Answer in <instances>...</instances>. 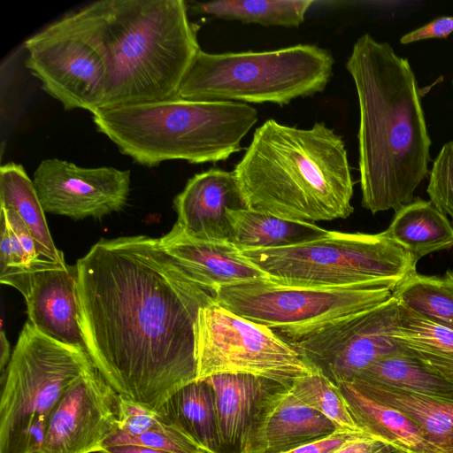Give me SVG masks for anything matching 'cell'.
<instances>
[{"label":"cell","mask_w":453,"mask_h":453,"mask_svg":"<svg viewBox=\"0 0 453 453\" xmlns=\"http://www.w3.org/2000/svg\"><path fill=\"white\" fill-rule=\"evenodd\" d=\"M76 267L94 365L119 395L157 411L196 380V324L213 296L147 235L101 239Z\"/></svg>","instance_id":"6da1fadb"},{"label":"cell","mask_w":453,"mask_h":453,"mask_svg":"<svg viewBox=\"0 0 453 453\" xmlns=\"http://www.w3.org/2000/svg\"><path fill=\"white\" fill-rule=\"evenodd\" d=\"M345 66L359 108L362 206L396 211L429 173L432 141L416 76L407 58L369 34L355 42Z\"/></svg>","instance_id":"7a4b0ae2"},{"label":"cell","mask_w":453,"mask_h":453,"mask_svg":"<svg viewBox=\"0 0 453 453\" xmlns=\"http://www.w3.org/2000/svg\"><path fill=\"white\" fill-rule=\"evenodd\" d=\"M67 15L106 61L102 108L178 97L201 50L183 0H99Z\"/></svg>","instance_id":"3957f363"},{"label":"cell","mask_w":453,"mask_h":453,"mask_svg":"<svg viewBox=\"0 0 453 453\" xmlns=\"http://www.w3.org/2000/svg\"><path fill=\"white\" fill-rule=\"evenodd\" d=\"M232 172L250 210L311 223L354 211L345 142L324 122L298 128L267 119Z\"/></svg>","instance_id":"277c9868"},{"label":"cell","mask_w":453,"mask_h":453,"mask_svg":"<svg viewBox=\"0 0 453 453\" xmlns=\"http://www.w3.org/2000/svg\"><path fill=\"white\" fill-rule=\"evenodd\" d=\"M97 130L134 162L155 166L166 160L216 163L242 150V141L258 120L243 103L194 101L180 97L100 108Z\"/></svg>","instance_id":"5b68a950"},{"label":"cell","mask_w":453,"mask_h":453,"mask_svg":"<svg viewBox=\"0 0 453 453\" xmlns=\"http://www.w3.org/2000/svg\"><path fill=\"white\" fill-rule=\"evenodd\" d=\"M334 64L331 52L314 44L218 54L200 50L183 78L178 97L283 106L323 92Z\"/></svg>","instance_id":"8992f818"},{"label":"cell","mask_w":453,"mask_h":453,"mask_svg":"<svg viewBox=\"0 0 453 453\" xmlns=\"http://www.w3.org/2000/svg\"><path fill=\"white\" fill-rule=\"evenodd\" d=\"M243 255L284 286L322 288H386L392 291L416 272L414 257L384 232L330 231L296 246L243 250Z\"/></svg>","instance_id":"52a82bcc"},{"label":"cell","mask_w":453,"mask_h":453,"mask_svg":"<svg viewBox=\"0 0 453 453\" xmlns=\"http://www.w3.org/2000/svg\"><path fill=\"white\" fill-rule=\"evenodd\" d=\"M95 369L87 351L47 336L27 321L1 378L0 453H34L63 394Z\"/></svg>","instance_id":"ba28073f"},{"label":"cell","mask_w":453,"mask_h":453,"mask_svg":"<svg viewBox=\"0 0 453 453\" xmlns=\"http://www.w3.org/2000/svg\"><path fill=\"white\" fill-rule=\"evenodd\" d=\"M392 293L386 288L284 286L262 279L220 287L213 297L220 306L271 328L292 343L342 318L382 303Z\"/></svg>","instance_id":"9c48e42d"},{"label":"cell","mask_w":453,"mask_h":453,"mask_svg":"<svg viewBox=\"0 0 453 453\" xmlns=\"http://www.w3.org/2000/svg\"><path fill=\"white\" fill-rule=\"evenodd\" d=\"M196 359V380L249 374L290 387L315 371L271 328L234 314L215 300L198 313Z\"/></svg>","instance_id":"30bf717a"},{"label":"cell","mask_w":453,"mask_h":453,"mask_svg":"<svg viewBox=\"0 0 453 453\" xmlns=\"http://www.w3.org/2000/svg\"><path fill=\"white\" fill-rule=\"evenodd\" d=\"M25 48L27 68L65 110L94 113L102 108L107 84L106 61L67 14L29 37Z\"/></svg>","instance_id":"8fae6325"},{"label":"cell","mask_w":453,"mask_h":453,"mask_svg":"<svg viewBox=\"0 0 453 453\" xmlns=\"http://www.w3.org/2000/svg\"><path fill=\"white\" fill-rule=\"evenodd\" d=\"M398 321L399 302L392 296L291 345L312 369L335 385L351 383L379 359L403 353L395 339Z\"/></svg>","instance_id":"7c38bea8"},{"label":"cell","mask_w":453,"mask_h":453,"mask_svg":"<svg viewBox=\"0 0 453 453\" xmlns=\"http://www.w3.org/2000/svg\"><path fill=\"white\" fill-rule=\"evenodd\" d=\"M33 182L45 212L73 219H101L121 211L130 192V171L87 168L58 158L42 160Z\"/></svg>","instance_id":"4fadbf2b"},{"label":"cell","mask_w":453,"mask_h":453,"mask_svg":"<svg viewBox=\"0 0 453 453\" xmlns=\"http://www.w3.org/2000/svg\"><path fill=\"white\" fill-rule=\"evenodd\" d=\"M119 395L95 369L76 380L52 410L34 453H99L117 429Z\"/></svg>","instance_id":"5bb4252c"},{"label":"cell","mask_w":453,"mask_h":453,"mask_svg":"<svg viewBox=\"0 0 453 453\" xmlns=\"http://www.w3.org/2000/svg\"><path fill=\"white\" fill-rule=\"evenodd\" d=\"M338 429L318 411L279 385L261 401L246 453H283L327 437Z\"/></svg>","instance_id":"9a60e30c"},{"label":"cell","mask_w":453,"mask_h":453,"mask_svg":"<svg viewBox=\"0 0 453 453\" xmlns=\"http://www.w3.org/2000/svg\"><path fill=\"white\" fill-rule=\"evenodd\" d=\"M159 242L180 269L212 296L223 286L269 279L233 242L194 238L177 222Z\"/></svg>","instance_id":"2e32d148"},{"label":"cell","mask_w":453,"mask_h":453,"mask_svg":"<svg viewBox=\"0 0 453 453\" xmlns=\"http://www.w3.org/2000/svg\"><path fill=\"white\" fill-rule=\"evenodd\" d=\"M173 206L188 235L211 242H232L227 211L245 208L233 172L216 167L191 177Z\"/></svg>","instance_id":"e0dca14e"},{"label":"cell","mask_w":453,"mask_h":453,"mask_svg":"<svg viewBox=\"0 0 453 453\" xmlns=\"http://www.w3.org/2000/svg\"><path fill=\"white\" fill-rule=\"evenodd\" d=\"M29 322L47 336L87 351L80 325L75 265L53 264L35 272L25 298Z\"/></svg>","instance_id":"ac0fdd59"},{"label":"cell","mask_w":453,"mask_h":453,"mask_svg":"<svg viewBox=\"0 0 453 453\" xmlns=\"http://www.w3.org/2000/svg\"><path fill=\"white\" fill-rule=\"evenodd\" d=\"M205 380L214 392L219 453H246L261 401L282 384L249 374H218Z\"/></svg>","instance_id":"d6986e66"},{"label":"cell","mask_w":453,"mask_h":453,"mask_svg":"<svg viewBox=\"0 0 453 453\" xmlns=\"http://www.w3.org/2000/svg\"><path fill=\"white\" fill-rule=\"evenodd\" d=\"M338 388L356 424L367 435L400 453H446L398 410L365 396L350 383Z\"/></svg>","instance_id":"ffe728a7"},{"label":"cell","mask_w":453,"mask_h":453,"mask_svg":"<svg viewBox=\"0 0 453 453\" xmlns=\"http://www.w3.org/2000/svg\"><path fill=\"white\" fill-rule=\"evenodd\" d=\"M365 396L398 410L434 445L453 453V401L441 400L355 380L351 383Z\"/></svg>","instance_id":"44dd1931"},{"label":"cell","mask_w":453,"mask_h":453,"mask_svg":"<svg viewBox=\"0 0 453 453\" xmlns=\"http://www.w3.org/2000/svg\"><path fill=\"white\" fill-rule=\"evenodd\" d=\"M232 242L242 250L281 249L329 234L314 223L281 219L248 208L227 211Z\"/></svg>","instance_id":"7402d4cb"},{"label":"cell","mask_w":453,"mask_h":453,"mask_svg":"<svg viewBox=\"0 0 453 453\" xmlns=\"http://www.w3.org/2000/svg\"><path fill=\"white\" fill-rule=\"evenodd\" d=\"M418 262L434 252L453 247V225L431 201L420 198L395 211L383 231Z\"/></svg>","instance_id":"603a6c76"},{"label":"cell","mask_w":453,"mask_h":453,"mask_svg":"<svg viewBox=\"0 0 453 453\" xmlns=\"http://www.w3.org/2000/svg\"><path fill=\"white\" fill-rule=\"evenodd\" d=\"M157 411L204 453H219L214 392L205 380L182 387Z\"/></svg>","instance_id":"cb8c5ba5"},{"label":"cell","mask_w":453,"mask_h":453,"mask_svg":"<svg viewBox=\"0 0 453 453\" xmlns=\"http://www.w3.org/2000/svg\"><path fill=\"white\" fill-rule=\"evenodd\" d=\"M395 339L402 352L453 384V330L399 303Z\"/></svg>","instance_id":"d4e9b609"},{"label":"cell","mask_w":453,"mask_h":453,"mask_svg":"<svg viewBox=\"0 0 453 453\" xmlns=\"http://www.w3.org/2000/svg\"><path fill=\"white\" fill-rule=\"evenodd\" d=\"M0 207L14 211L27 226L41 257L65 265L55 245L33 180L21 165L10 162L0 168Z\"/></svg>","instance_id":"484cf974"},{"label":"cell","mask_w":453,"mask_h":453,"mask_svg":"<svg viewBox=\"0 0 453 453\" xmlns=\"http://www.w3.org/2000/svg\"><path fill=\"white\" fill-rule=\"evenodd\" d=\"M355 380L428 397L453 401L452 383L403 353L379 359Z\"/></svg>","instance_id":"4316f807"},{"label":"cell","mask_w":453,"mask_h":453,"mask_svg":"<svg viewBox=\"0 0 453 453\" xmlns=\"http://www.w3.org/2000/svg\"><path fill=\"white\" fill-rule=\"evenodd\" d=\"M313 4L312 0H223L196 2L191 8L196 12L244 24L297 27Z\"/></svg>","instance_id":"83f0119b"},{"label":"cell","mask_w":453,"mask_h":453,"mask_svg":"<svg viewBox=\"0 0 453 453\" xmlns=\"http://www.w3.org/2000/svg\"><path fill=\"white\" fill-rule=\"evenodd\" d=\"M392 296L413 312L453 330V270L441 276L416 271L393 290Z\"/></svg>","instance_id":"f1b7e54d"},{"label":"cell","mask_w":453,"mask_h":453,"mask_svg":"<svg viewBox=\"0 0 453 453\" xmlns=\"http://www.w3.org/2000/svg\"><path fill=\"white\" fill-rule=\"evenodd\" d=\"M289 390L306 405L324 415L338 429L365 434L353 419L338 386L322 373L314 371L296 379Z\"/></svg>","instance_id":"f546056e"},{"label":"cell","mask_w":453,"mask_h":453,"mask_svg":"<svg viewBox=\"0 0 453 453\" xmlns=\"http://www.w3.org/2000/svg\"><path fill=\"white\" fill-rule=\"evenodd\" d=\"M0 224V281L15 288L26 298L30 292L35 272L47 268L55 262L35 264L20 244L8 222L4 211L1 208Z\"/></svg>","instance_id":"4dcf8cb0"},{"label":"cell","mask_w":453,"mask_h":453,"mask_svg":"<svg viewBox=\"0 0 453 453\" xmlns=\"http://www.w3.org/2000/svg\"><path fill=\"white\" fill-rule=\"evenodd\" d=\"M125 444L146 446L172 453H204L189 436L167 422L137 435H128L115 430L104 441V449Z\"/></svg>","instance_id":"1f68e13d"},{"label":"cell","mask_w":453,"mask_h":453,"mask_svg":"<svg viewBox=\"0 0 453 453\" xmlns=\"http://www.w3.org/2000/svg\"><path fill=\"white\" fill-rule=\"evenodd\" d=\"M426 192L431 203L453 221V142L444 143L433 161Z\"/></svg>","instance_id":"d6a6232c"},{"label":"cell","mask_w":453,"mask_h":453,"mask_svg":"<svg viewBox=\"0 0 453 453\" xmlns=\"http://www.w3.org/2000/svg\"><path fill=\"white\" fill-rule=\"evenodd\" d=\"M165 422L158 411L119 395L116 431L137 435L157 428Z\"/></svg>","instance_id":"836d02e7"},{"label":"cell","mask_w":453,"mask_h":453,"mask_svg":"<svg viewBox=\"0 0 453 453\" xmlns=\"http://www.w3.org/2000/svg\"><path fill=\"white\" fill-rule=\"evenodd\" d=\"M453 33V16H442L414 29L400 38L402 44H409L426 39H446Z\"/></svg>","instance_id":"e575fe53"},{"label":"cell","mask_w":453,"mask_h":453,"mask_svg":"<svg viewBox=\"0 0 453 453\" xmlns=\"http://www.w3.org/2000/svg\"><path fill=\"white\" fill-rule=\"evenodd\" d=\"M362 435L367 434L338 430L327 437L303 444L283 453H334L346 442Z\"/></svg>","instance_id":"d590c367"},{"label":"cell","mask_w":453,"mask_h":453,"mask_svg":"<svg viewBox=\"0 0 453 453\" xmlns=\"http://www.w3.org/2000/svg\"><path fill=\"white\" fill-rule=\"evenodd\" d=\"M395 450L380 440L362 435L346 442L334 453H392Z\"/></svg>","instance_id":"8d00e7d4"},{"label":"cell","mask_w":453,"mask_h":453,"mask_svg":"<svg viewBox=\"0 0 453 453\" xmlns=\"http://www.w3.org/2000/svg\"><path fill=\"white\" fill-rule=\"evenodd\" d=\"M99 453H172L164 450L156 449L153 448L141 446V445H134V444H125V445H116L104 448Z\"/></svg>","instance_id":"74e56055"},{"label":"cell","mask_w":453,"mask_h":453,"mask_svg":"<svg viewBox=\"0 0 453 453\" xmlns=\"http://www.w3.org/2000/svg\"><path fill=\"white\" fill-rule=\"evenodd\" d=\"M12 354L10 351V343L5 336L4 331L2 329L0 334V372L1 378L4 375L6 368L11 360Z\"/></svg>","instance_id":"f35d334b"},{"label":"cell","mask_w":453,"mask_h":453,"mask_svg":"<svg viewBox=\"0 0 453 453\" xmlns=\"http://www.w3.org/2000/svg\"><path fill=\"white\" fill-rule=\"evenodd\" d=\"M392 453H400V452H398V451L395 450V451H393Z\"/></svg>","instance_id":"ab89813d"},{"label":"cell","mask_w":453,"mask_h":453,"mask_svg":"<svg viewBox=\"0 0 453 453\" xmlns=\"http://www.w3.org/2000/svg\"><path fill=\"white\" fill-rule=\"evenodd\" d=\"M451 82H452V86H453V79H452V81H451Z\"/></svg>","instance_id":"60d3db41"}]
</instances>
